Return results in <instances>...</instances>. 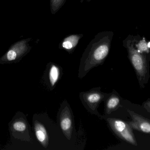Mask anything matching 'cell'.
I'll list each match as a JSON object with an SVG mask.
<instances>
[{"label":"cell","mask_w":150,"mask_h":150,"mask_svg":"<svg viewBox=\"0 0 150 150\" xmlns=\"http://www.w3.org/2000/svg\"><path fill=\"white\" fill-rule=\"evenodd\" d=\"M30 39L22 40L13 44L6 53L0 59V63H11L21 59L28 52Z\"/></svg>","instance_id":"cell-1"},{"label":"cell","mask_w":150,"mask_h":150,"mask_svg":"<svg viewBox=\"0 0 150 150\" xmlns=\"http://www.w3.org/2000/svg\"><path fill=\"white\" fill-rule=\"evenodd\" d=\"M128 49L129 58L137 74L141 77H144L147 72L145 59L132 45L128 47Z\"/></svg>","instance_id":"cell-2"},{"label":"cell","mask_w":150,"mask_h":150,"mask_svg":"<svg viewBox=\"0 0 150 150\" xmlns=\"http://www.w3.org/2000/svg\"><path fill=\"white\" fill-rule=\"evenodd\" d=\"M109 52V47L107 44H102L98 46L93 51L87 62V69L99 63L107 56Z\"/></svg>","instance_id":"cell-3"},{"label":"cell","mask_w":150,"mask_h":150,"mask_svg":"<svg viewBox=\"0 0 150 150\" xmlns=\"http://www.w3.org/2000/svg\"><path fill=\"white\" fill-rule=\"evenodd\" d=\"M133 121L129 123L133 129L144 133L150 134V121L134 113L131 114Z\"/></svg>","instance_id":"cell-4"},{"label":"cell","mask_w":150,"mask_h":150,"mask_svg":"<svg viewBox=\"0 0 150 150\" xmlns=\"http://www.w3.org/2000/svg\"><path fill=\"white\" fill-rule=\"evenodd\" d=\"M34 129L37 139L44 147L46 148L48 145V137L45 128L41 123L36 122L34 124Z\"/></svg>","instance_id":"cell-5"},{"label":"cell","mask_w":150,"mask_h":150,"mask_svg":"<svg viewBox=\"0 0 150 150\" xmlns=\"http://www.w3.org/2000/svg\"><path fill=\"white\" fill-rule=\"evenodd\" d=\"M60 126L62 131L68 136H70L72 128V120L69 112H64L60 119Z\"/></svg>","instance_id":"cell-6"},{"label":"cell","mask_w":150,"mask_h":150,"mask_svg":"<svg viewBox=\"0 0 150 150\" xmlns=\"http://www.w3.org/2000/svg\"><path fill=\"white\" fill-rule=\"evenodd\" d=\"M110 123L114 131L120 136L130 128V126L126 122L120 120L112 119L110 120Z\"/></svg>","instance_id":"cell-7"},{"label":"cell","mask_w":150,"mask_h":150,"mask_svg":"<svg viewBox=\"0 0 150 150\" xmlns=\"http://www.w3.org/2000/svg\"><path fill=\"white\" fill-rule=\"evenodd\" d=\"M59 68L55 65H52L49 70V80L52 86H54L57 82L59 77Z\"/></svg>","instance_id":"cell-8"},{"label":"cell","mask_w":150,"mask_h":150,"mask_svg":"<svg viewBox=\"0 0 150 150\" xmlns=\"http://www.w3.org/2000/svg\"><path fill=\"white\" fill-rule=\"evenodd\" d=\"M79 39V38L78 36H75V35L68 37L67 38L65 39V40L63 41L62 46L64 48L68 50L72 49L77 44Z\"/></svg>","instance_id":"cell-9"},{"label":"cell","mask_w":150,"mask_h":150,"mask_svg":"<svg viewBox=\"0 0 150 150\" xmlns=\"http://www.w3.org/2000/svg\"><path fill=\"white\" fill-rule=\"evenodd\" d=\"M102 97L100 93L98 92H91L88 94L86 96V100L90 105H96L98 103Z\"/></svg>","instance_id":"cell-10"},{"label":"cell","mask_w":150,"mask_h":150,"mask_svg":"<svg viewBox=\"0 0 150 150\" xmlns=\"http://www.w3.org/2000/svg\"><path fill=\"white\" fill-rule=\"evenodd\" d=\"M12 128L15 131L23 132L26 129V126L25 122L22 120H17L12 125Z\"/></svg>","instance_id":"cell-11"},{"label":"cell","mask_w":150,"mask_h":150,"mask_svg":"<svg viewBox=\"0 0 150 150\" xmlns=\"http://www.w3.org/2000/svg\"><path fill=\"white\" fill-rule=\"evenodd\" d=\"M120 101V99L117 97H112L110 98L107 104L108 109L112 110L115 108L119 105Z\"/></svg>","instance_id":"cell-12"},{"label":"cell","mask_w":150,"mask_h":150,"mask_svg":"<svg viewBox=\"0 0 150 150\" xmlns=\"http://www.w3.org/2000/svg\"><path fill=\"white\" fill-rule=\"evenodd\" d=\"M137 47L139 50V52L142 53V52H147L149 51V48L148 47V44L145 41V40L144 39L141 41L138 44Z\"/></svg>","instance_id":"cell-13"},{"label":"cell","mask_w":150,"mask_h":150,"mask_svg":"<svg viewBox=\"0 0 150 150\" xmlns=\"http://www.w3.org/2000/svg\"><path fill=\"white\" fill-rule=\"evenodd\" d=\"M148 47L150 48V42H149V43H148Z\"/></svg>","instance_id":"cell-14"}]
</instances>
